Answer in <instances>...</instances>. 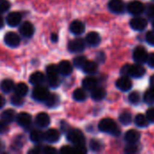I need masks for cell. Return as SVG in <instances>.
<instances>
[{
	"instance_id": "cell-35",
	"label": "cell",
	"mask_w": 154,
	"mask_h": 154,
	"mask_svg": "<svg viewBox=\"0 0 154 154\" xmlns=\"http://www.w3.org/2000/svg\"><path fill=\"white\" fill-rule=\"evenodd\" d=\"M87 58L84 57V56H78L74 59L73 60V64L75 67L79 68V69H82V67L84 66V64L86 63L87 61Z\"/></svg>"
},
{
	"instance_id": "cell-37",
	"label": "cell",
	"mask_w": 154,
	"mask_h": 154,
	"mask_svg": "<svg viewBox=\"0 0 154 154\" xmlns=\"http://www.w3.org/2000/svg\"><path fill=\"white\" fill-rule=\"evenodd\" d=\"M140 98H141L140 94H139L137 91H134V92H132V93L129 95V97H128V100H129V102H130L131 104H133V105H136V104H138V103H139V101H140Z\"/></svg>"
},
{
	"instance_id": "cell-50",
	"label": "cell",
	"mask_w": 154,
	"mask_h": 154,
	"mask_svg": "<svg viewBox=\"0 0 154 154\" xmlns=\"http://www.w3.org/2000/svg\"><path fill=\"white\" fill-rule=\"evenodd\" d=\"M51 40L53 42H56L57 41H58V35L56 34V33H51Z\"/></svg>"
},
{
	"instance_id": "cell-20",
	"label": "cell",
	"mask_w": 154,
	"mask_h": 154,
	"mask_svg": "<svg viewBox=\"0 0 154 154\" xmlns=\"http://www.w3.org/2000/svg\"><path fill=\"white\" fill-rule=\"evenodd\" d=\"M44 135H45V140L51 143H57L60 137V132L56 129H49L46 133H44Z\"/></svg>"
},
{
	"instance_id": "cell-44",
	"label": "cell",
	"mask_w": 154,
	"mask_h": 154,
	"mask_svg": "<svg viewBox=\"0 0 154 154\" xmlns=\"http://www.w3.org/2000/svg\"><path fill=\"white\" fill-rule=\"evenodd\" d=\"M146 117L149 122L154 123V108H150L146 112Z\"/></svg>"
},
{
	"instance_id": "cell-8",
	"label": "cell",
	"mask_w": 154,
	"mask_h": 154,
	"mask_svg": "<svg viewBox=\"0 0 154 154\" xmlns=\"http://www.w3.org/2000/svg\"><path fill=\"white\" fill-rule=\"evenodd\" d=\"M130 25L135 31H143L147 26V20L145 18L140 17V16L134 17L130 21Z\"/></svg>"
},
{
	"instance_id": "cell-17",
	"label": "cell",
	"mask_w": 154,
	"mask_h": 154,
	"mask_svg": "<svg viewBox=\"0 0 154 154\" xmlns=\"http://www.w3.org/2000/svg\"><path fill=\"white\" fill-rule=\"evenodd\" d=\"M69 30L73 34L79 35L85 32V24L79 20H75L70 23Z\"/></svg>"
},
{
	"instance_id": "cell-27",
	"label": "cell",
	"mask_w": 154,
	"mask_h": 154,
	"mask_svg": "<svg viewBox=\"0 0 154 154\" xmlns=\"http://www.w3.org/2000/svg\"><path fill=\"white\" fill-rule=\"evenodd\" d=\"M0 88L5 93H9L14 88V83L12 79H4L0 84Z\"/></svg>"
},
{
	"instance_id": "cell-10",
	"label": "cell",
	"mask_w": 154,
	"mask_h": 154,
	"mask_svg": "<svg viewBox=\"0 0 154 154\" xmlns=\"http://www.w3.org/2000/svg\"><path fill=\"white\" fill-rule=\"evenodd\" d=\"M5 42L6 45H8L9 47H17L20 44V37L14 32H7L5 35Z\"/></svg>"
},
{
	"instance_id": "cell-54",
	"label": "cell",
	"mask_w": 154,
	"mask_h": 154,
	"mask_svg": "<svg viewBox=\"0 0 154 154\" xmlns=\"http://www.w3.org/2000/svg\"><path fill=\"white\" fill-rule=\"evenodd\" d=\"M4 149H5V144H4V143L0 140V152H2Z\"/></svg>"
},
{
	"instance_id": "cell-48",
	"label": "cell",
	"mask_w": 154,
	"mask_h": 154,
	"mask_svg": "<svg viewBox=\"0 0 154 154\" xmlns=\"http://www.w3.org/2000/svg\"><path fill=\"white\" fill-rule=\"evenodd\" d=\"M8 131L7 124L4 121H0V134H5Z\"/></svg>"
},
{
	"instance_id": "cell-12",
	"label": "cell",
	"mask_w": 154,
	"mask_h": 154,
	"mask_svg": "<svg viewBox=\"0 0 154 154\" xmlns=\"http://www.w3.org/2000/svg\"><path fill=\"white\" fill-rule=\"evenodd\" d=\"M51 119L50 116L46 113H40L35 117V124L40 128L47 127L50 125Z\"/></svg>"
},
{
	"instance_id": "cell-29",
	"label": "cell",
	"mask_w": 154,
	"mask_h": 154,
	"mask_svg": "<svg viewBox=\"0 0 154 154\" xmlns=\"http://www.w3.org/2000/svg\"><path fill=\"white\" fill-rule=\"evenodd\" d=\"M44 102H45V104H46L47 106L53 107V106H55L58 105V103H59V97L55 94H49V96L44 100Z\"/></svg>"
},
{
	"instance_id": "cell-6",
	"label": "cell",
	"mask_w": 154,
	"mask_h": 154,
	"mask_svg": "<svg viewBox=\"0 0 154 154\" xmlns=\"http://www.w3.org/2000/svg\"><path fill=\"white\" fill-rule=\"evenodd\" d=\"M133 57H134V60L137 63H143V62H146L148 52L146 49L143 48V46H137L134 51Z\"/></svg>"
},
{
	"instance_id": "cell-13",
	"label": "cell",
	"mask_w": 154,
	"mask_h": 154,
	"mask_svg": "<svg viewBox=\"0 0 154 154\" xmlns=\"http://www.w3.org/2000/svg\"><path fill=\"white\" fill-rule=\"evenodd\" d=\"M16 121L20 126L23 128H28L32 124V117L27 113H20L16 116Z\"/></svg>"
},
{
	"instance_id": "cell-33",
	"label": "cell",
	"mask_w": 154,
	"mask_h": 154,
	"mask_svg": "<svg viewBox=\"0 0 154 154\" xmlns=\"http://www.w3.org/2000/svg\"><path fill=\"white\" fill-rule=\"evenodd\" d=\"M144 101L145 103L152 105L154 104V88H151L144 94Z\"/></svg>"
},
{
	"instance_id": "cell-22",
	"label": "cell",
	"mask_w": 154,
	"mask_h": 154,
	"mask_svg": "<svg viewBox=\"0 0 154 154\" xmlns=\"http://www.w3.org/2000/svg\"><path fill=\"white\" fill-rule=\"evenodd\" d=\"M0 118L2 121L5 122L6 124H10L14 122V120L16 118V115L13 109H6L2 112V114L0 115Z\"/></svg>"
},
{
	"instance_id": "cell-23",
	"label": "cell",
	"mask_w": 154,
	"mask_h": 154,
	"mask_svg": "<svg viewBox=\"0 0 154 154\" xmlns=\"http://www.w3.org/2000/svg\"><path fill=\"white\" fill-rule=\"evenodd\" d=\"M140 134L136 130H129L125 135V139L128 143H136L140 139Z\"/></svg>"
},
{
	"instance_id": "cell-14",
	"label": "cell",
	"mask_w": 154,
	"mask_h": 154,
	"mask_svg": "<svg viewBox=\"0 0 154 154\" xmlns=\"http://www.w3.org/2000/svg\"><path fill=\"white\" fill-rule=\"evenodd\" d=\"M21 20H22V15L18 12H12L6 17V23L11 27L17 26L21 23Z\"/></svg>"
},
{
	"instance_id": "cell-56",
	"label": "cell",
	"mask_w": 154,
	"mask_h": 154,
	"mask_svg": "<svg viewBox=\"0 0 154 154\" xmlns=\"http://www.w3.org/2000/svg\"><path fill=\"white\" fill-rule=\"evenodd\" d=\"M152 27H153V29H154V20H153V22H152Z\"/></svg>"
},
{
	"instance_id": "cell-1",
	"label": "cell",
	"mask_w": 154,
	"mask_h": 154,
	"mask_svg": "<svg viewBox=\"0 0 154 154\" xmlns=\"http://www.w3.org/2000/svg\"><path fill=\"white\" fill-rule=\"evenodd\" d=\"M121 73L123 76H131L133 78H142L145 74V69L141 65V63L134 64V65H125L122 68Z\"/></svg>"
},
{
	"instance_id": "cell-11",
	"label": "cell",
	"mask_w": 154,
	"mask_h": 154,
	"mask_svg": "<svg viewBox=\"0 0 154 154\" xmlns=\"http://www.w3.org/2000/svg\"><path fill=\"white\" fill-rule=\"evenodd\" d=\"M58 69L60 74L63 76H69L71 74L73 68H72V64L69 60H61L58 65Z\"/></svg>"
},
{
	"instance_id": "cell-2",
	"label": "cell",
	"mask_w": 154,
	"mask_h": 154,
	"mask_svg": "<svg viewBox=\"0 0 154 154\" xmlns=\"http://www.w3.org/2000/svg\"><path fill=\"white\" fill-rule=\"evenodd\" d=\"M98 129L106 134H111L114 135L120 134V131L116 124V122L110 118H104L98 124Z\"/></svg>"
},
{
	"instance_id": "cell-28",
	"label": "cell",
	"mask_w": 154,
	"mask_h": 154,
	"mask_svg": "<svg viewBox=\"0 0 154 154\" xmlns=\"http://www.w3.org/2000/svg\"><path fill=\"white\" fill-rule=\"evenodd\" d=\"M14 94L18 95L20 97H24L28 93V86L25 83H18L17 85L14 86Z\"/></svg>"
},
{
	"instance_id": "cell-21",
	"label": "cell",
	"mask_w": 154,
	"mask_h": 154,
	"mask_svg": "<svg viewBox=\"0 0 154 154\" xmlns=\"http://www.w3.org/2000/svg\"><path fill=\"white\" fill-rule=\"evenodd\" d=\"M82 86L87 90H93L97 87V79L94 77H87L82 81Z\"/></svg>"
},
{
	"instance_id": "cell-32",
	"label": "cell",
	"mask_w": 154,
	"mask_h": 154,
	"mask_svg": "<svg viewBox=\"0 0 154 154\" xmlns=\"http://www.w3.org/2000/svg\"><path fill=\"white\" fill-rule=\"evenodd\" d=\"M73 98L76 101L81 102V101H84L87 98V94H86V92H85L84 89H82V88H77L73 92Z\"/></svg>"
},
{
	"instance_id": "cell-18",
	"label": "cell",
	"mask_w": 154,
	"mask_h": 154,
	"mask_svg": "<svg viewBox=\"0 0 154 154\" xmlns=\"http://www.w3.org/2000/svg\"><path fill=\"white\" fill-rule=\"evenodd\" d=\"M86 42L87 43L91 46V47H96L97 46L100 42H101V38H100V35L96 32H90L88 33L87 37H86Z\"/></svg>"
},
{
	"instance_id": "cell-34",
	"label": "cell",
	"mask_w": 154,
	"mask_h": 154,
	"mask_svg": "<svg viewBox=\"0 0 154 154\" xmlns=\"http://www.w3.org/2000/svg\"><path fill=\"white\" fill-rule=\"evenodd\" d=\"M46 73H47V77H56L59 74V69H58V66L51 64L46 68Z\"/></svg>"
},
{
	"instance_id": "cell-49",
	"label": "cell",
	"mask_w": 154,
	"mask_h": 154,
	"mask_svg": "<svg viewBox=\"0 0 154 154\" xmlns=\"http://www.w3.org/2000/svg\"><path fill=\"white\" fill-rule=\"evenodd\" d=\"M61 129H62V131H63V132H65V133L67 134L70 128H69V125H68L67 123L62 122V123H61Z\"/></svg>"
},
{
	"instance_id": "cell-16",
	"label": "cell",
	"mask_w": 154,
	"mask_h": 154,
	"mask_svg": "<svg viewBox=\"0 0 154 154\" xmlns=\"http://www.w3.org/2000/svg\"><path fill=\"white\" fill-rule=\"evenodd\" d=\"M116 87L122 91H128L132 88L133 84L127 76H123L116 81Z\"/></svg>"
},
{
	"instance_id": "cell-53",
	"label": "cell",
	"mask_w": 154,
	"mask_h": 154,
	"mask_svg": "<svg viewBox=\"0 0 154 154\" xmlns=\"http://www.w3.org/2000/svg\"><path fill=\"white\" fill-rule=\"evenodd\" d=\"M149 13H150V14H151V15L154 16V5H152V6L150 7V9H149Z\"/></svg>"
},
{
	"instance_id": "cell-19",
	"label": "cell",
	"mask_w": 154,
	"mask_h": 154,
	"mask_svg": "<svg viewBox=\"0 0 154 154\" xmlns=\"http://www.w3.org/2000/svg\"><path fill=\"white\" fill-rule=\"evenodd\" d=\"M46 80V78L45 76L43 75L42 72H40V71H36V72H33L30 79H29V81L34 85V86H39V85H42Z\"/></svg>"
},
{
	"instance_id": "cell-30",
	"label": "cell",
	"mask_w": 154,
	"mask_h": 154,
	"mask_svg": "<svg viewBox=\"0 0 154 154\" xmlns=\"http://www.w3.org/2000/svg\"><path fill=\"white\" fill-rule=\"evenodd\" d=\"M134 122H135V125L139 127H145L148 125V119L147 117L143 115V114H139L135 116L134 118Z\"/></svg>"
},
{
	"instance_id": "cell-15",
	"label": "cell",
	"mask_w": 154,
	"mask_h": 154,
	"mask_svg": "<svg viewBox=\"0 0 154 154\" xmlns=\"http://www.w3.org/2000/svg\"><path fill=\"white\" fill-rule=\"evenodd\" d=\"M108 8L113 13L119 14V13H123L125 11V6L122 0H111L108 3Z\"/></svg>"
},
{
	"instance_id": "cell-40",
	"label": "cell",
	"mask_w": 154,
	"mask_h": 154,
	"mask_svg": "<svg viewBox=\"0 0 154 154\" xmlns=\"http://www.w3.org/2000/svg\"><path fill=\"white\" fill-rule=\"evenodd\" d=\"M10 8V3L8 0H0V14L6 12Z\"/></svg>"
},
{
	"instance_id": "cell-4",
	"label": "cell",
	"mask_w": 154,
	"mask_h": 154,
	"mask_svg": "<svg viewBox=\"0 0 154 154\" xmlns=\"http://www.w3.org/2000/svg\"><path fill=\"white\" fill-rule=\"evenodd\" d=\"M86 43L83 39L81 38H77L69 42L68 49L70 52L72 53H79L82 52L85 50Z\"/></svg>"
},
{
	"instance_id": "cell-47",
	"label": "cell",
	"mask_w": 154,
	"mask_h": 154,
	"mask_svg": "<svg viewBox=\"0 0 154 154\" xmlns=\"http://www.w3.org/2000/svg\"><path fill=\"white\" fill-rule=\"evenodd\" d=\"M60 152H61V153L69 154L74 152V150H73V148L70 147V146H63V147L60 149Z\"/></svg>"
},
{
	"instance_id": "cell-51",
	"label": "cell",
	"mask_w": 154,
	"mask_h": 154,
	"mask_svg": "<svg viewBox=\"0 0 154 154\" xmlns=\"http://www.w3.org/2000/svg\"><path fill=\"white\" fill-rule=\"evenodd\" d=\"M5 98H4V97H2V96L0 95V108H2V107L5 106Z\"/></svg>"
},
{
	"instance_id": "cell-38",
	"label": "cell",
	"mask_w": 154,
	"mask_h": 154,
	"mask_svg": "<svg viewBox=\"0 0 154 154\" xmlns=\"http://www.w3.org/2000/svg\"><path fill=\"white\" fill-rule=\"evenodd\" d=\"M24 100H23V97H20L18 95H14L12 97H11V103L14 105V106H20L23 104Z\"/></svg>"
},
{
	"instance_id": "cell-9",
	"label": "cell",
	"mask_w": 154,
	"mask_h": 154,
	"mask_svg": "<svg viewBox=\"0 0 154 154\" xmlns=\"http://www.w3.org/2000/svg\"><path fill=\"white\" fill-rule=\"evenodd\" d=\"M19 32L22 36L25 38H30L34 33V27L30 22H24L21 24L19 28Z\"/></svg>"
},
{
	"instance_id": "cell-25",
	"label": "cell",
	"mask_w": 154,
	"mask_h": 154,
	"mask_svg": "<svg viewBox=\"0 0 154 154\" xmlns=\"http://www.w3.org/2000/svg\"><path fill=\"white\" fill-rule=\"evenodd\" d=\"M82 69L87 74H94L97 70V64L95 61L92 60H87L84 66L82 67Z\"/></svg>"
},
{
	"instance_id": "cell-5",
	"label": "cell",
	"mask_w": 154,
	"mask_h": 154,
	"mask_svg": "<svg viewBox=\"0 0 154 154\" xmlns=\"http://www.w3.org/2000/svg\"><path fill=\"white\" fill-rule=\"evenodd\" d=\"M49 94H50V92L47 89V88L43 87L42 85L36 86L32 90V97H33V99H35L37 101H40V102H43L47 98Z\"/></svg>"
},
{
	"instance_id": "cell-43",
	"label": "cell",
	"mask_w": 154,
	"mask_h": 154,
	"mask_svg": "<svg viewBox=\"0 0 154 154\" xmlns=\"http://www.w3.org/2000/svg\"><path fill=\"white\" fill-rule=\"evenodd\" d=\"M146 41L149 44L154 46V31H150L146 34Z\"/></svg>"
},
{
	"instance_id": "cell-55",
	"label": "cell",
	"mask_w": 154,
	"mask_h": 154,
	"mask_svg": "<svg viewBox=\"0 0 154 154\" xmlns=\"http://www.w3.org/2000/svg\"><path fill=\"white\" fill-rule=\"evenodd\" d=\"M4 26V19H3V17L0 15V28H2Z\"/></svg>"
},
{
	"instance_id": "cell-41",
	"label": "cell",
	"mask_w": 154,
	"mask_h": 154,
	"mask_svg": "<svg viewBox=\"0 0 154 154\" xmlns=\"http://www.w3.org/2000/svg\"><path fill=\"white\" fill-rule=\"evenodd\" d=\"M73 150H74V152L75 153L83 154L87 152V148L85 147V144H78V145H75V147L73 148Z\"/></svg>"
},
{
	"instance_id": "cell-31",
	"label": "cell",
	"mask_w": 154,
	"mask_h": 154,
	"mask_svg": "<svg viewBox=\"0 0 154 154\" xmlns=\"http://www.w3.org/2000/svg\"><path fill=\"white\" fill-rule=\"evenodd\" d=\"M132 120H133V116H132L131 113H129L127 111L121 113L119 116V121L125 125H130L132 123Z\"/></svg>"
},
{
	"instance_id": "cell-26",
	"label": "cell",
	"mask_w": 154,
	"mask_h": 154,
	"mask_svg": "<svg viewBox=\"0 0 154 154\" xmlns=\"http://www.w3.org/2000/svg\"><path fill=\"white\" fill-rule=\"evenodd\" d=\"M30 139L32 140V142L39 143L45 140V135L44 133L41 130H32L30 134Z\"/></svg>"
},
{
	"instance_id": "cell-39",
	"label": "cell",
	"mask_w": 154,
	"mask_h": 154,
	"mask_svg": "<svg viewBox=\"0 0 154 154\" xmlns=\"http://www.w3.org/2000/svg\"><path fill=\"white\" fill-rule=\"evenodd\" d=\"M47 81H48V84L51 88H56L60 84V79H59L58 76H56V77H47Z\"/></svg>"
},
{
	"instance_id": "cell-46",
	"label": "cell",
	"mask_w": 154,
	"mask_h": 154,
	"mask_svg": "<svg viewBox=\"0 0 154 154\" xmlns=\"http://www.w3.org/2000/svg\"><path fill=\"white\" fill-rule=\"evenodd\" d=\"M42 152H44L45 154H52V153H56L57 151L55 148L53 147H51V146H45L42 150Z\"/></svg>"
},
{
	"instance_id": "cell-52",
	"label": "cell",
	"mask_w": 154,
	"mask_h": 154,
	"mask_svg": "<svg viewBox=\"0 0 154 154\" xmlns=\"http://www.w3.org/2000/svg\"><path fill=\"white\" fill-rule=\"evenodd\" d=\"M150 84H151V87L152 88H154V75H152L150 78Z\"/></svg>"
},
{
	"instance_id": "cell-36",
	"label": "cell",
	"mask_w": 154,
	"mask_h": 154,
	"mask_svg": "<svg viewBox=\"0 0 154 154\" xmlns=\"http://www.w3.org/2000/svg\"><path fill=\"white\" fill-rule=\"evenodd\" d=\"M89 147L92 151L94 152H98L102 149L103 145L101 143V142H99L98 140H96V139H93L90 141L89 143Z\"/></svg>"
},
{
	"instance_id": "cell-42",
	"label": "cell",
	"mask_w": 154,
	"mask_h": 154,
	"mask_svg": "<svg viewBox=\"0 0 154 154\" xmlns=\"http://www.w3.org/2000/svg\"><path fill=\"white\" fill-rule=\"evenodd\" d=\"M125 151L127 153H135V152H138V148L135 145V143H129V145L126 146Z\"/></svg>"
},
{
	"instance_id": "cell-24",
	"label": "cell",
	"mask_w": 154,
	"mask_h": 154,
	"mask_svg": "<svg viewBox=\"0 0 154 154\" xmlns=\"http://www.w3.org/2000/svg\"><path fill=\"white\" fill-rule=\"evenodd\" d=\"M106 96V92L103 88H96L93 90H91V97L95 101H100L103 100Z\"/></svg>"
},
{
	"instance_id": "cell-3",
	"label": "cell",
	"mask_w": 154,
	"mask_h": 154,
	"mask_svg": "<svg viewBox=\"0 0 154 154\" xmlns=\"http://www.w3.org/2000/svg\"><path fill=\"white\" fill-rule=\"evenodd\" d=\"M67 139L74 145L85 144V136L79 129H69L67 133Z\"/></svg>"
},
{
	"instance_id": "cell-7",
	"label": "cell",
	"mask_w": 154,
	"mask_h": 154,
	"mask_svg": "<svg viewBox=\"0 0 154 154\" xmlns=\"http://www.w3.org/2000/svg\"><path fill=\"white\" fill-rule=\"evenodd\" d=\"M144 5L140 1H132L127 5L128 12L133 15H139L144 11Z\"/></svg>"
},
{
	"instance_id": "cell-45",
	"label": "cell",
	"mask_w": 154,
	"mask_h": 154,
	"mask_svg": "<svg viewBox=\"0 0 154 154\" xmlns=\"http://www.w3.org/2000/svg\"><path fill=\"white\" fill-rule=\"evenodd\" d=\"M146 62L148 63V65H149L151 68H152V69H153L154 68V52L148 54V57H147Z\"/></svg>"
}]
</instances>
